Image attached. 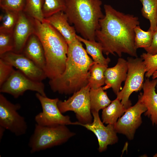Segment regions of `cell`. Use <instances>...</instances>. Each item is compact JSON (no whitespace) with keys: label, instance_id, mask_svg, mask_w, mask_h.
Here are the masks:
<instances>
[{"label":"cell","instance_id":"1","mask_svg":"<svg viewBox=\"0 0 157 157\" xmlns=\"http://www.w3.org/2000/svg\"><path fill=\"white\" fill-rule=\"evenodd\" d=\"M104 7L105 15L99 20L95 33L96 40L102 46L103 52L107 56L116 53L121 57L124 53L137 57L134 29L140 24L138 17L118 11L109 5Z\"/></svg>","mask_w":157,"mask_h":157},{"label":"cell","instance_id":"10","mask_svg":"<svg viewBox=\"0 0 157 157\" xmlns=\"http://www.w3.org/2000/svg\"><path fill=\"white\" fill-rule=\"evenodd\" d=\"M44 88V84L42 82L31 79L17 69L15 70L0 86V92L10 94L15 98L22 96L27 90L35 91L46 96Z\"/></svg>","mask_w":157,"mask_h":157},{"label":"cell","instance_id":"21","mask_svg":"<svg viewBox=\"0 0 157 157\" xmlns=\"http://www.w3.org/2000/svg\"><path fill=\"white\" fill-rule=\"evenodd\" d=\"M104 90L102 87L97 89L90 88L89 97L91 113L99 112L111 103V101Z\"/></svg>","mask_w":157,"mask_h":157},{"label":"cell","instance_id":"2","mask_svg":"<svg viewBox=\"0 0 157 157\" xmlns=\"http://www.w3.org/2000/svg\"><path fill=\"white\" fill-rule=\"evenodd\" d=\"M68 45L64 72L49 81L53 92L66 95L73 94L88 84L89 71L94 63L76 38Z\"/></svg>","mask_w":157,"mask_h":157},{"label":"cell","instance_id":"31","mask_svg":"<svg viewBox=\"0 0 157 157\" xmlns=\"http://www.w3.org/2000/svg\"><path fill=\"white\" fill-rule=\"evenodd\" d=\"M15 70L13 66L0 58V86L7 80Z\"/></svg>","mask_w":157,"mask_h":157},{"label":"cell","instance_id":"3","mask_svg":"<svg viewBox=\"0 0 157 157\" xmlns=\"http://www.w3.org/2000/svg\"><path fill=\"white\" fill-rule=\"evenodd\" d=\"M34 33L43 46L46 60L45 71L50 80L56 78L64 72L68 45L63 35L44 20L41 22L33 18Z\"/></svg>","mask_w":157,"mask_h":157},{"label":"cell","instance_id":"36","mask_svg":"<svg viewBox=\"0 0 157 157\" xmlns=\"http://www.w3.org/2000/svg\"><path fill=\"white\" fill-rule=\"evenodd\" d=\"M156 88H157V85H156Z\"/></svg>","mask_w":157,"mask_h":157},{"label":"cell","instance_id":"7","mask_svg":"<svg viewBox=\"0 0 157 157\" xmlns=\"http://www.w3.org/2000/svg\"><path fill=\"white\" fill-rule=\"evenodd\" d=\"M89 84L74 92L67 100H59L58 106L63 113L68 111H72L75 114L78 122L83 124L90 123L93 119L91 111Z\"/></svg>","mask_w":157,"mask_h":157},{"label":"cell","instance_id":"11","mask_svg":"<svg viewBox=\"0 0 157 157\" xmlns=\"http://www.w3.org/2000/svg\"><path fill=\"white\" fill-rule=\"evenodd\" d=\"M147 109L139 98L134 106L128 108L114 125L117 133L125 135L129 140L133 139L137 129L142 123V114Z\"/></svg>","mask_w":157,"mask_h":157},{"label":"cell","instance_id":"18","mask_svg":"<svg viewBox=\"0 0 157 157\" xmlns=\"http://www.w3.org/2000/svg\"><path fill=\"white\" fill-rule=\"evenodd\" d=\"M44 20L48 23L64 37L68 44L76 38V31L74 26L69 24L67 16L63 11L54 14L46 18Z\"/></svg>","mask_w":157,"mask_h":157},{"label":"cell","instance_id":"30","mask_svg":"<svg viewBox=\"0 0 157 157\" xmlns=\"http://www.w3.org/2000/svg\"><path fill=\"white\" fill-rule=\"evenodd\" d=\"M25 3V0H0V6L2 10L17 12L23 11Z\"/></svg>","mask_w":157,"mask_h":157},{"label":"cell","instance_id":"9","mask_svg":"<svg viewBox=\"0 0 157 157\" xmlns=\"http://www.w3.org/2000/svg\"><path fill=\"white\" fill-rule=\"evenodd\" d=\"M36 98L41 105L42 111L35 117V121L38 125L51 126L60 125H76L72 122L68 115H64L60 111L58 106V98L51 99L36 92Z\"/></svg>","mask_w":157,"mask_h":157},{"label":"cell","instance_id":"28","mask_svg":"<svg viewBox=\"0 0 157 157\" xmlns=\"http://www.w3.org/2000/svg\"><path fill=\"white\" fill-rule=\"evenodd\" d=\"M14 42L13 33L0 31V56L13 51Z\"/></svg>","mask_w":157,"mask_h":157},{"label":"cell","instance_id":"14","mask_svg":"<svg viewBox=\"0 0 157 157\" xmlns=\"http://www.w3.org/2000/svg\"><path fill=\"white\" fill-rule=\"evenodd\" d=\"M33 33V18L23 11L19 12L18 20L13 33L14 42L13 52L22 53L28 39Z\"/></svg>","mask_w":157,"mask_h":157},{"label":"cell","instance_id":"22","mask_svg":"<svg viewBox=\"0 0 157 157\" xmlns=\"http://www.w3.org/2000/svg\"><path fill=\"white\" fill-rule=\"evenodd\" d=\"M108 67L94 63L92 65L89 71L88 83L90 88L97 89L105 84L104 74Z\"/></svg>","mask_w":157,"mask_h":157},{"label":"cell","instance_id":"24","mask_svg":"<svg viewBox=\"0 0 157 157\" xmlns=\"http://www.w3.org/2000/svg\"><path fill=\"white\" fill-rule=\"evenodd\" d=\"M44 0H25L23 11L30 17L41 22L44 18L42 12V8Z\"/></svg>","mask_w":157,"mask_h":157},{"label":"cell","instance_id":"20","mask_svg":"<svg viewBox=\"0 0 157 157\" xmlns=\"http://www.w3.org/2000/svg\"><path fill=\"white\" fill-rule=\"evenodd\" d=\"M76 37L80 42L84 44L87 53L91 56L94 63L108 66L110 59L108 57L105 58L104 56L103 48L99 42L96 40L86 39L77 35Z\"/></svg>","mask_w":157,"mask_h":157},{"label":"cell","instance_id":"34","mask_svg":"<svg viewBox=\"0 0 157 157\" xmlns=\"http://www.w3.org/2000/svg\"><path fill=\"white\" fill-rule=\"evenodd\" d=\"M152 76V79L157 78V70L154 73Z\"/></svg>","mask_w":157,"mask_h":157},{"label":"cell","instance_id":"27","mask_svg":"<svg viewBox=\"0 0 157 157\" xmlns=\"http://www.w3.org/2000/svg\"><path fill=\"white\" fill-rule=\"evenodd\" d=\"M65 7V0H44L42 12L44 18L55 13L64 11Z\"/></svg>","mask_w":157,"mask_h":157},{"label":"cell","instance_id":"17","mask_svg":"<svg viewBox=\"0 0 157 157\" xmlns=\"http://www.w3.org/2000/svg\"><path fill=\"white\" fill-rule=\"evenodd\" d=\"M22 53L31 60L45 72L46 60L44 50L40 41L35 34L33 33L29 37Z\"/></svg>","mask_w":157,"mask_h":157},{"label":"cell","instance_id":"5","mask_svg":"<svg viewBox=\"0 0 157 157\" xmlns=\"http://www.w3.org/2000/svg\"><path fill=\"white\" fill-rule=\"evenodd\" d=\"M67 125L42 126L36 124L29 139L28 146L31 154L59 145L75 135Z\"/></svg>","mask_w":157,"mask_h":157},{"label":"cell","instance_id":"4","mask_svg":"<svg viewBox=\"0 0 157 157\" xmlns=\"http://www.w3.org/2000/svg\"><path fill=\"white\" fill-rule=\"evenodd\" d=\"M101 0H65L64 12L70 24L83 38L96 40L95 33L99 21L104 15Z\"/></svg>","mask_w":157,"mask_h":157},{"label":"cell","instance_id":"23","mask_svg":"<svg viewBox=\"0 0 157 157\" xmlns=\"http://www.w3.org/2000/svg\"><path fill=\"white\" fill-rule=\"evenodd\" d=\"M143 7L141 10L142 16L149 20V29L153 31L157 26V0H139Z\"/></svg>","mask_w":157,"mask_h":157},{"label":"cell","instance_id":"25","mask_svg":"<svg viewBox=\"0 0 157 157\" xmlns=\"http://www.w3.org/2000/svg\"><path fill=\"white\" fill-rule=\"evenodd\" d=\"M3 10V12L0 16V31L13 33L18 20L19 12Z\"/></svg>","mask_w":157,"mask_h":157},{"label":"cell","instance_id":"33","mask_svg":"<svg viewBox=\"0 0 157 157\" xmlns=\"http://www.w3.org/2000/svg\"><path fill=\"white\" fill-rule=\"evenodd\" d=\"M6 130L3 127L0 126V139H1L2 136L3 135V133L5 130Z\"/></svg>","mask_w":157,"mask_h":157},{"label":"cell","instance_id":"6","mask_svg":"<svg viewBox=\"0 0 157 157\" xmlns=\"http://www.w3.org/2000/svg\"><path fill=\"white\" fill-rule=\"evenodd\" d=\"M128 71L124 86L117 97L126 108L131 106L129 98L132 93L140 91L143 86L146 73L145 66L141 58L128 57L127 58Z\"/></svg>","mask_w":157,"mask_h":157},{"label":"cell","instance_id":"16","mask_svg":"<svg viewBox=\"0 0 157 157\" xmlns=\"http://www.w3.org/2000/svg\"><path fill=\"white\" fill-rule=\"evenodd\" d=\"M157 78L150 80L145 79L142 89L138 97L146 108L144 115L150 118L153 125H157V93L155 90Z\"/></svg>","mask_w":157,"mask_h":157},{"label":"cell","instance_id":"26","mask_svg":"<svg viewBox=\"0 0 157 157\" xmlns=\"http://www.w3.org/2000/svg\"><path fill=\"white\" fill-rule=\"evenodd\" d=\"M135 37V45L137 49L139 48L144 49L151 44L153 31L149 30L147 31L143 30L139 25L137 26L134 29Z\"/></svg>","mask_w":157,"mask_h":157},{"label":"cell","instance_id":"32","mask_svg":"<svg viewBox=\"0 0 157 157\" xmlns=\"http://www.w3.org/2000/svg\"><path fill=\"white\" fill-rule=\"evenodd\" d=\"M144 49L147 53L150 54L154 55L157 53V26L153 31L151 44Z\"/></svg>","mask_w":157,"mask_h":157},{"label":"cell","instance_id":"13","mask_svg":"<svg viewBox=\"0 0 157 157\" xmlns=\"http://www.w3.org/2000/svg\"><path fill=\"white\" fill-rule=\"evenodd\" d=\"M0 57L31 79L42 82L47 78L42 69L22 53L10 51L0 56Z\"/></svg>","mask_w":157,"mask_h":157},{"label":"cell","instance_id":"12","mask_svg":"<svg viewBox=\"0 0 157 157\" xmlns=\"http://www.w3.org/2000/svg\"><path fill=\"white\" fill-rule=\"evenodd\" d=\"M93 121L90 123L83 124L76 122V125H81L92 132L97 137L100 152L105 151L108 146L117 142L118 138L114 125L108 124L105 126L100 118L99 112H93Z\"/></svg>","mask_w":157,"mask_h":157},{"label":"cell","instance_id":"19","mask_svg":"<svg viewBox=\"0 0 157 157\" xmlns=\"http://www.w3.org/2000/svg\"><path fill=\"white\" fill-rule=\"evenodd\" d=\"M117 97L106 107L102 109L101 117L102 122L106 124L114 125L118 119L127 110Z\"/></svg>","mask_w":157,"mask_h":157},{"label":"cell","instance_id":"8","mask_svg":"<svg viewBox=\"0 0 157 157\" xmlns=\"http://www.w3.org/2000/svg\"><path fill=\"white\" fill-rule=\"evenodd\" d=\"M20 104L12 103L2 94H0V126L19 136L26 132L27 125L25 118L18 111Z\"/></svg>","mask_w":157,"mask_h":157},{"label":"cell","instance_id":"35","mask_svg":"<svg viewBox=\"0 0 157 157\" xmlns=\"http://www.w3.org/2000/svg\"><path fill=\"white\" fill-rule=\"evenodd\" d=\"M154 157H157V153L155 154L153 156Z\"/></svg>","mask_w":157,"mask_h":157},{"label":"cell","instance_id":"15","mask_svg":"<svg viewBox=\"0 0 157 157\" xmlns=\"http://www.w3.org/2000/svg\"><path fill=\"white\" fill-rule=\"evenodd\" d=\"M127 71V60L119 57L114 66L108 67L106 69L104 74L105 85L103 87V89L105 90L111 88L117 95L122 89V82L126 79Z\"/></svg>","mask_w":157,"mask_h":157},{"label":"cell","instance_id":"29","mask_svg":"<svg viewBox=\"0 0 157 157\" xmlns=\"http://www.w3.org/2000/svg\"><path fill=\"white\" fill-rule=\"evenodd\" d=\"M143 60L146 68L145 76L149 78L157 70V53L152 55L143 53L140 56Z\"/></svg>","mask_w":157,"mask_h":157}]
</instances>
